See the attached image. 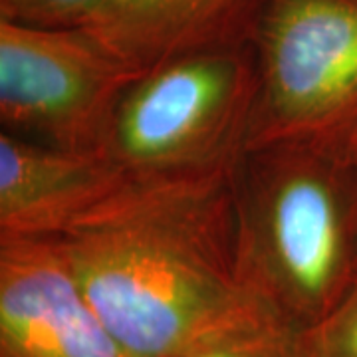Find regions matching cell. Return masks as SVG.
<instances>
[{"mask_svg": "<svg viewBox=\"0 0 357 357\" xmlns=\"http://www.w3.org/2000/svg\"><path fill=\"white\" fill-rule=\"evenodd\" d=\"M238 159L189 173L126 177L52 238L89 304L137 357H183L280 318L241 274Z\"/></svg>", "mask_w": 357, "mask_h": 357, "instance_id": "1", "label": "cell"}, {"mask_svg": "<svg viewBox=\"0 0 357 357\" xmlns=\"http://www.w3.org/2000/svg\"><path fill=\"white\" fill-rule=\"evenodd\" d=\"M244 284L310 330L357 278V185L332 139L244 149L234 171Z\"/></svg>", "mask_w": 357, "mask_h": 357, "instance_id": "2", "label": "cell"}, {"mask_svg": "<svg viewBox=\"0 0 357 357\" xmlns=\"http://www.w3.org/2000/svg\"><path fill=\"white\" fill-rule=\"evenodd\" d=\"M258 93L250 42L183 54L121 96L105 157L126 177L189 173L243 155Z\"/></svg>", "mask_w": 357, "mask_h": 357, "instance_id": "3", "label": "cell"}, {"mask_svg": "<svg viewBox=\"0 0 357 357\" xmlns=\"http://www.w3.org/2000/svg\"><path fill=\"white\" fill-rule=\"evenodd\" d=\"M246 147L332 139L357 119V0H264Z\"/></svg>", "mask_w": 357, "mask_h": 357, "instance_id": "4", "label": "cell"}, {"mask_svg": "<svg viewBox=\"0 0 357 357\" xmlns=\"http://www.w3.org/2000/svg\"><path fill=\"white\" fill-rule=\"evenodd\" d=\"M137 77L84 26L0 20V119L10 133L105 155L117 103Z\"/></svg>", "mask_w": 357, "mask_h": 357, "instance_id": "5", "label": "cell"}, {"mask_svg": "<svg viewBox=\"0 0 357 357\" xmlns=\"http://www.w3.org/2000/svg\"><path fill=\"white\" fill-rule=\"evenodd\" d=\"M0 357H137L93 310L52 238L0 236Z\"/></svg>", "mask_w": 357, "mask_h": 357, "instance_id": "6", "label": "cell"}, {"mask_svg": "<svg viewBox=\"0 0 357 357\" xmlns=\"http://www.w3.org/2000/svg\"><path fill=\"white\" fill-rule=\"evenodd\" d=\"M126 178L105 155L0 135V236L56 238Z\"/></svg>", "mask_w": 357, "mask_h": 357, "instance_id": "7", "label": "cell"}, {"mask_svg": "<svg viewBox=\"0 0 357 357\" xmlns=\"http://www.w3.org/2000/svg\"><path fill=\"white\" fill-rule=\"evenodd\" d=\"M264 0H112L84 28L135 74L191 52L250 42Z\"/></svg>", "mask_w": 357, "mask_h": 357, "instance_id": "8", "label": "cell"}, {"mask_svg": "<svg viewBox=\"0 0 357 357\" xmlns=\"http://www.w3.org/2000/svg\"><path fill=\"white\" fill-rule=\"evenodd\" d=\"M183 357H310V351L306 330L282 318H268Z\"/></svg>", "mask_w": 357, "mask_h": 357, "instance_id": "9", "label": "cell"}, {"mask_svg": "<svg viewBox=\"0 0 357 357\" xmlns=\"http://www.w3.org/2000/svg\"><path fill=\"white\" fill-rule=\"evenodd\" d=\"M310 357H357V280L326 318L306 330Z\"/></svg>", "mask_w": 357, "mask_h": 357, "instance_id": "10", "label": "cell"}, {"mask_svg": "<svg viewBox=\"0 0 357 357\" xmlns=\"http://www.w3.org/2000/svg\"><path fill=\"white\" fill-rule=\"evenodd\" d=\"M112 0H0V20L36 26H84Z\"/></svg>", "mask_w": 357, "mask_h": 357, "instance_id": "11", "label": "cell"}, {"mask_svg": "<svg viewBox=\"0 0 357 357\" xmlns=\"http://www.w3.org/2000/svg\"><path fill=\"white\" fill-rule=\"evenodd\" d=\"M332 141L344 155V159L347 161V165H349L354 177H356L357 185V119L345 131H342L340 135L332 137Z\"/></svg>", "mask_w": 357, "mask_h": 357, "instance_id": "12", "label": "cell"}, {"mask_svg": "<svg viewBox=\"0 0 357 357\" xmlns=\"http://www.w3.org/2000/svg\"><path fill=\"white\" fill-rule=\"evenodd\" d=\"M356 280H357V278H356Z\"/></svg>", "mask_w": 357, "mask_h": 357, "instance_id": "13", "label": "cell"}]
</instances>
